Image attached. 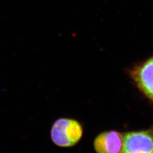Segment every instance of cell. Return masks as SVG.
<instances>
[{
    "instance_id": "obj_1",
    "label": "cell",
    "mask_w": 153,
    "mask_h": 153,
    "mask_svg": "<svg viewBox=\"0 0 153 153\" xmlns=\"http://www.w3.org/2000/svg\"><path fill=\"white\" fill-rule=\"evenodd\" d=\"M83 135L82 124L70 118H60L53 124L51 136L52 141L61 148H70L76 145Z\"/></svg>"
},
{
    "instance_id": "obj_2",
    "label": "cell",
    "mask_w": 153,
    "mask_h": 153,
    "mask_svg": "<svg viewBox=\"0 0 153 153\" xmlns=\"http://www.w3.org/2000/svg\"><path fill=\"white\" fill-rule=\"evenodd\" d=\"M153 131L152 130L131 131L123 136L121 153H152Z\"/></svg>"
},
{
    "instance_id": "obj_4",
    "label": "cell",
    "mask_w": 153,
    "mask_h": 153,
    "mask_svg": "<svg viewBox=\"0 0 153 153\" xmlns=\"http://www.w3.org/2000/svg\"><path fill=\"white\" fill-rule=\"evenodd\" d=\"M131 76L138 88L153 102V57L136 68Z\"/></svg>"
},
{
    "instance_id": "obj_3",
    "label": "cell",
    "mask_w": 153,
    "mask_h": 153,
    "mask_svg": "<svg viewBox=\"0 0 153 153\" xmlns=\"http://www.w3.org/2000/svg\"><path fill=\"white\" fill-rule=\"evenodd\" d=\"M123 136L115 131L100 133L94 141V147L97 153H121Z\"/></svg>"
},
{
    "instance_id": "obj_5",
    "label": "cell",
    "mask_w": 153,
    "mask_h": 153,
    "mask_svg": "<svg viewBox=\"0 0 153 153\" xmlns=\"http://www.w3.org/2000/svg\"><path fill=\"white\" fill-rule=\"evenodd\" d=\"M152 153H153V152H152Z\"/></svg>"
}]
</instances>
